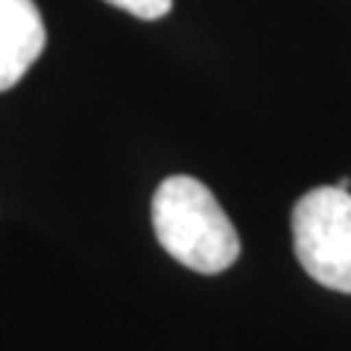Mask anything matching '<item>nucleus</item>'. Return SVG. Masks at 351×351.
Listing matches in <instances>:
<instances>
[{"label": "nucleus", "instance_id": "7ed1b4c3", "mask_svg": "<svg viewBox=\"0 0 351 351\" xmlns=\"http://www.w3.org/2000/svg\"><path fill=\"white\" fill-rule=\"evenodd\" d=\"M47 29L36 0H0V91L15 88L38 62Z\"/></svg>", "mask_w": 351, "mask_h": 351}, {"label": "nucleus", "instance_id": "f257e3e1", "mask_svg": "<svg viewBox=\"0 0 351 351\" xmlns=\"http://www.w3.org/2000/svg\"><path fill=\"white\" fill-rule=\"evenodd\" d=\"M152 228L161 249L202 276L226 272L240 255V237L211 188L193 176H170L152 196Z\"/></svg>", "mask_w": 351, "mask_h": 351}, {"label": "nucleus", "instance_id": "f03ea898", "mask_svg": "<svg viewBox=\"0 0 351 351\" xmlns=\"http://www.w3.org/2000/svg\"><path fill=\"white\" fill-rule=\"evenodd\" d=\"M293 249L313 281L351 295V191H307L293 208Z\"/></svg>", "mask_w": 351, "mask_h": 351}, {"label": "nucleus", "instance_id": "20e7f679", "mask_svg": "<svg viewBox=\"0 0 351 351\" xmlns=\"http://www.w3.org/2000/svg\"><path fill=\"white\" fill-rule=\"evenodd\" d=\"M108 6H117L123 12L135 15L141 21H158L164 15H170L173 0H106Z\"/></svg>", "mask_w": 351, "mask_h": 351}, {"label": "nucleus", "instance_id": "39448f33", "mask_svg": "<svg viewBox=\"0 0 351 351\" xmlns=\"http://www.w3.org/2000/svg\"><path fill=\"white\" fill-rule=\"evenodd\" d=\"M337 188H343V191H348V188H351V179H348V176H343V179L337 182Z\"/></svg>", "mask_w": 351, "mask_h": 351}]
</instances>
